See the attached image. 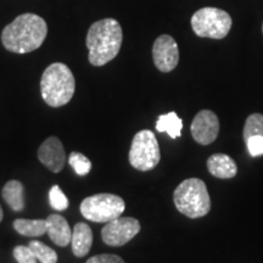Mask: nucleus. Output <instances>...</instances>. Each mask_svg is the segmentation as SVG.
Segmentation results:
<instances>
[{
  "label": "nucleus",
  "mask_w": 263,
  "mask_h": 263,
  "mask_svg": "<svg viewBox=\"0 0 263 263\" xmlns=\"http://www.w3.org/2000/svg\"><path fill=\"white\" fill-rule=\"evenodd\" d=\"M232 24L228 12L217 8H202L192 17L193 31L200 38H226L232 29Z\"/></svg>",
  "instance_id": "obj_5"
},
{
  "label": "nucleus",
  "mask_w": 263,
  "mask_h": 263,
  "mask_svg": "<svg viewBox=\"0 0 263 263\" xmlns=\"http://www.w3.org/2000/svg\"><path fill=\"white\" fill-rule=\"evenodd\" d=\"M87 263H126L120 256L111 255V254H103L93 256L88 259Z\"/></svg>",
  "instance_id": "obj_24"
},
{
  "label": "nucleus",
  "mask_w": 263,
  "mask_h": 263,
  "mask_svg": "<svg viewBox=\"0 0 263 263\" xmlns=\"http://www.w3.org/2000/svg\"><path fill=\"white\" fill-rule=\"evenodd\" d=\"M173 201L177 210L189 218H200L211 210V199L206 184L199 178L183 180L174 190Z\"/></svg>",
  "instance_id": "obj_4"
},
{
  "label": "nucleus",
  "mask_w": 263,
  "mask_h": 263,
  "mask_svg": "<svg viewBox=\"0 0 263 263\" xmlns=\"http://www.w3.org/2000/svg\"><path fill=\"white\" fill-rule=\"evenodd\" d=\"M207 170L216 178L229 179L236 176L238 168L234 160L224 154H215L207 160Z\"/></svg>",
  "instance_id": "obj_14"
},
{
  "label": "nucleus",
  "mask_w": 263,
  "mask_h": 263,
  "mask_svg": "<svg viewBox=\"0 0 263 263\" xmlns=\"http://www.w3.org/2000/svg\"><path fill=\"white\" fill-rule=\"evenodd\" d=\"M262 32H263V25H262Z\"/></svg>",
  "instance_id": "obj_26"
},
{
  "label": "nucleus",
  "mask_w": 263,
  "mask_h": 263,
  "mask_svg": "<svg viewBox=\"0 0 263 263\" xmlns=\"http://www.w3.org/2000/svg\"><path fill=\"white\" fill-rule=\"evenodd\" d=\"M14 228L18 234L34 238L47 233V219H24L18 218L14 222Z\"/></svg>",
  "instance_id": "obj_16"
},
{
  "label": "nucleus",
  "mask_w": 263,
  "mask_h": 263,
  "mask_svg": "<svg viewBox=\"0 0 263 263\" xmlns=\"http://www.w3.org/2000/svg\"><path fill=\"white\" fill-rule=\"evenodd\" d=\"M12 254L18 263H37V257L29 246H16Z\"/></svg>",
  "instance_id": "obj_22"
},
{
  "label": "nucleus",
  "mask_w": 263,
  "mask_h": 263,
  "mask_svg": "<svg viewBox=\"0 0 263 263\" xmlns=\"http://www.w3.org/2000/svg\"><path fill=\"white\" fill-rule=\"evenodd\" d=\"M153 59L156 68L164 73L173 71L179 62L178 44L173 37L162 34L154 42Z\"/></svg>",
  "instance_id": "obj_9"
},
{
  "label": "nucleus",
  "mask_w": 263,
  "mask_h": 263,
  "mask_svg": "<svg viewBox=\"0 0 263 263\" xmlns=\"http://www.w3.org/2000/svg\"><path fill=\"white\" fill-rule=\"evenodd\" d=\"M3 216H4V213H3V209L2 206H0V222L3 221Z\"/></svg>",
  "instance_id": "obj_25"
},
{
  "label": "nucleus",
  "mask_w": 263,
  "mask_h": 263,
  "mask_svg": "<svg viewBox=\"0 0 263 263\" xmlns=\"http://www.w3.org/2000/svg\"><path fill=\"white\" fill-rule=\"evenodd\" d=\"M72 252L77 257H84L89 254L93 245V232L85 223H77L72 230Z\"/></svg>",
  "instance_id": "obj_13"
},
{
  "label": "nucleus",
  "mask_w": 263,
  "mask_h": 263,
  "mask_svg": "<svg viewBox=\"0 0 263 263\" xmlns=\"http://www.w3.org/2000/svg\"><path fill=\"white\" fill-rule=\"evenodd\" d=\"M76 81L67 65L55 62L45 68L41 80L43 100L51 107H61L73 98Z\"/></svg>",
  "instance_id": "obj_3"
},
{
  "label": "nucleus",
  "mask_w": 263,
  "mask_h": 263,
  "mask_svg": "<svg viewBox=\"0 0 263 263\" xmlns=\"http://www.w3.org/2000/svg\"><path fill=\"white\" fill-rule=\"evenodd\" d=\"M29 248L35 255V257L41 263H57L58 262V254L51 248H49L38 240H32L29 242Z\"/></svg>",
  "instance_id": "obj_18"
},
{
  "label": "nucleus",
  "mask_w": 263,
  "mask_h": 263,
  "mask_svg": "<svg viewBox=\"0 0 263 263\" xmlns=\"http://www.w3.org/2000/svg\"><path fill=\"white\" fill-rule=\"evenodd\" d=\"M48 34L47 22L35 14H22L2 33V43L6 50L27 54L42 47Z\"/></svg>",
  "instance_id": "obj_1"
},
{
  "label": "nucleus",
  "mask_w": 263,
  "mask_h": 263,
  "mask_svg": "<svg viewBox=\"0 0 263 263\" xmlns=\"http://www.w3.org/2000/svg\"><path fill=\"white\" fill-rule=\"evenodd\" d=\"M126 203L122 197L114 194H97L85 197L81 203V213L88 221L107 223L122 215Z\"/></svg>",
  "instance_id": "obj_6"
},
{
  "label": "nucleus",
  "mask_w": 263,
  "mask_h": 263,
  "mask_svg": "<svg viewBox=\"0 0 263 263\" xmlns=\"http://www.w3.org/2000/svg\"><path fill=\"white\" fill-rule=\"evenodd\" d=\"M2 195L5 202L16 212L22 211L25 209V188L24 184L18 180H10L3 188Z\"/></svg>",
  "instance_id": "obj_15"
},
{
  "label": "nucleus",
  "mask_w": 263,
  "mask_h": 263,
  "mask_svg": "<svg viewBox=\"0 0 263 263\" xmlns=\"http://www.w3.org/2000/svg\"><path fill=\"white\" fill-rule=\"evenodd\" d=\"M190 130H192V136L196 143L201 144V145H210L218 137V117L212 111L201 110L194 117Z\"/></svg>",
  "instance_id": "obj_10"
},
{
  "label": "nucleus",
  "mask_w": 263,
  "mask_h": 263,
  "mask_svg": "<svg viewBox=\"0 0 263 263\" xmlns=\"http://www.w3.org/2000/svg\"><path fill=\"white\" fill-rule=\"evenodd\" d=\"M122 42V27L117 20L104 18L94 22L85 39V44L89 49V62L99 67L112 61L120 52Z\"/></svg>",
  "instance_id": "obj_2"
},
{
  "label": "nucleus",
  "mask_w": 263,
  "mask_h": 263,
  "mask_svg": "<svg viewBox=\"0 0 263 263\" xmlns=\"http://www.w3.org/2000/svg\"><path fill=\"white\" fill-rule=\"evenodd\" d=\"M255 136H263V115L261 114L250 115L244 126L242 137L245 141Z\"/></svg>",
  "instance_id": "obj_19"
},
{
  "label": "nucleus",
  "mask_w": 263,
  "mask_h": 263,
  "mask_svg": "<svg viewBox=\"0 0 263 263\" xmlns=\"http://www.w3.org/2000/svg\"><path fill=\"white\" fill-rule=\"evenodd\" d=\"M160 146L154 132L143 129L134 136L129 150V163L138 171H150L159 164Z\"/></svg>",
  "instance_id": "obj_7"
},
{
  "label": "nucleus",
  "mask_w": 263,
  "mask_h": 263,
  "mask_svg": "<svg viewBox=\"0 0 263 263\" xmlns=\"http://www.w3.org/2000/svg\"><path fill=\"white\" fill-rule=\"evenodd\" d=\"M49 202L54 210L65 211L68 207V199L59 185H54L49 192Z\"/></svg>",
  "instance_id": "obj_21"
},
{
  "label": "nucleus",
  "mask_w": 263,
  "mask_h": 263,
  "mask_svg": "<svg viewBox=\"0 0 263 263\" xmlns=\"http://www.w3.org/2000/svg\"><path fill=\"white\" fill-rule=\"evenodd\" d=\"M38 159L51 172H61L66 163V153L60 139L50 137L43 141L38 149Z\"/></svg>",
  "instance_id": "obj_11"
},
{
  "label": "nucleus",
  "mask_w": 263,
  "mask_h": 263,
  "mask_svg": "<svg viewBox=\"0 0 263 263\" xmlns=\"http://www.w3.org/2000/svg\"><path fill=\"white\" fill-rule=\"evenodd\" d=\"M141 227L138 219L132 217H118L107 222L101 230L103 241L108 246H123L140 232Z\"/></svg>",
  "instance_id": "obj_8"
},
{
  "label": "nucleus",
  "mask_w": 263,
  "mask_h": 263,
  "mask_svg": "<svg viewBox=\"0 0 263 263\" xmlns=\"http://www.w3.org/2000/svg\"><path fill=\"white\" fill-rule=\"evenodd\" d=\"M183 121L176 112H170L167 115H161L156 122V129L159 132H166L172 139L182 136Z\"/></svg>",
  "instance_id": "obj_17"
},
{
  "label": "nucleus",
  "mask_w": 263,
  "mask_h": 263,
  "mask_svg": "<svg viewBox=\"0 0 263 263\" xmlns=\"http://www.w3.org/2000/svg\"><path fill=\"white\" fill-rule=\"evenodd\" d=\"M47 233L51 241L58 246L65 248L71 242L72 230L65 217L50 215L47 218Z\"/></svg>",
  "instance_id": "obj_12"
},
{
  "label": "nucleus",
  "mask_w": 263,
  "mask_h": 263,
  "mask_svg": "<svg viewBox=\"0 0 263 263\" xmlns=\"http://www.w3.org/2000/svg\"><path fill=\"white\" fill-rule=\"evenodd\" d=\"M248 145L249 154L251 156L257 157L263 155V136H255L245 141Z\"/></svg>",
  "instance_id": "obj_23"
},
{
  "label": "nucleus",
  "mask_w": 263,
  "mask_h": 263,
  "mask_svg": "<svg viewBox=\"0 0 263 263\" xmlns=\"http://www.w3.org/2000/svg\"><path fill=\"white\" fill-rule=\"evenodd\" d=\"M68 163L74 170V172L81 177L87 176L91 170L90 160L87 156H84L83 154L76 153V151L71 153L70 156H68Z\"/></svg>",
  "instance_id": "obj_20"
}]
</instances>
